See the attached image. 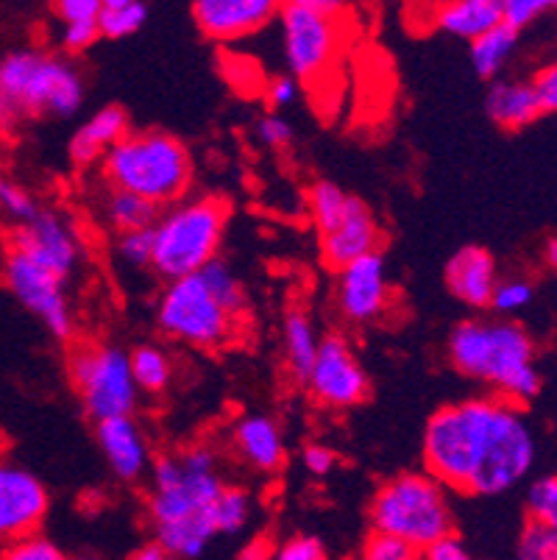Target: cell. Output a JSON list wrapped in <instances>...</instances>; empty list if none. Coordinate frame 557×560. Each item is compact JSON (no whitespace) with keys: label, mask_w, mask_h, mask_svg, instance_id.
Wrapping results in <instances>:
<instances>
[{"label":"cell","mask_w":557,"mask_h":560,"mask_svg":"<svg viewBox=\"0 0 557 560\" xmlns=\"http://www.w3.org/2000/svg\"><path fill=\"white\" fill-rule=\"evenodd\" d=\"M535 463V438L521 405L479 396L441 407L423 430V468L463 497H499Z\"/></svg>","instance_id":"cell-1"},{"label":"cell","mask_w":557,"mask_h":560,"mask_svg":"<svg viewBox=\"0 0 557 560\" xmlns=\"http://www.w3.org/2000/svg\"><path fill=\"white\" fill-rule=\"evenodd\" d=\"M223 480L218 471V452L212 446H190L182 455H162L151 466V518L153 538L171 558H204L218 538L214 502Z\"/></svg>","instance_id":"cell-2"},{"label":"cell","mask_w":557,"mask_h":560,"mask_svg":"<svg viewBox=\"0 0 557 560\" xmlns=\"http://www.w3.org/2000/svg\"><path fill=\"white\" fill-rule=\"evenodd\" d=\"M449 360L457 374L485 382L513 405L541 394L535 343L515 320H460L449 335Z\"/></svg>","instance_id":"cell-3"},{"label":"cell","mask_w":557,"mask_h":560,"mask_svg":"<svg viewBox=\"0 0 557 560\" xmlns=\"http://www.w3.org/2000/svg\"><path fill=\"white\" fill-rule=\"evenodd\" d=\"M101 165L112 187L140 192L160 207L182 201L193 185L190 151L167 131H129L106 151Z\"/></svg>","instance_id":"cell-4"},{"label":"cell","mask_w":557,"mask_h":560,"mask_svg":"<svg viewBox=\"0 0 557 560\" xmlns=\"http://www.w3.org/2000/svg\"><path fill=\"white\" fill-rule=\"evenodd\" d=\"M229 207L221 198L198 196L171 203L153 223L151 268L162 279L201 271L221 252Z\"/></svg>","instance_id":"cell-5"},{"label":"cell","mask_w":557,"mask_h":560,"mask_svg":"<svg viewBox=\"0 0 557 560\" xmlns=\"http://www.w3.org/2000/svg\"><path fill=\"white\" fill-rule=\"evenodd\" d=\"M449 488L429 471H407L376 488L368 518L374 529H387L405 538L418 555L438 536L454 529V513L449 505Z\"/></svg>","instance_id":"cell-6"},{"label":"cell","mask_w":557,"mask_h":560,"mask_svg":"<svg viewBox=\"0 0 557 560\" xmlns=\"http://www.w3.org/2000/svg\"><path fill=\"white\" fill-rule=\"evenodd\" d=\"M0 93L23 115L73 117L84 104V79L61 56L12 50L0 62Z\"/></svg>","instance_id":"cell-7"},{"label":"cell","mask_w":557,"mask_h":560,"mask_svg":"<svg viewBox=\"0 0 557 560\" xmlns=\"http://www.w3.org/2000/svg\"><path fill=\"white\" fill-rule=\"evenodd\" d=\"M156 324L167 338L196 349H218L232 338L234 315L218 302L201 271L171 279L156 304Z\"/></svg>","instance_id":"cell-8"},{"label":"cell","mask_w":557,"mask_h":560,"mask_svg":"<svg viewBox=\"0 0 557 560\" xmlns=\"http://www.w3.org/2000/svg\"><path fill=\"white\" fill-rule=\"evenodd\" d=\"M70 380L92 421L135 416L140 388L131 374V358L117 346H81L70 358Z\"/></svg>","instance_id":"cell-9"},{"label":"cell","mask_w":557,"mask_h":560,"mask_svg":"<svg viewBox=\"0 0 557 560\" xmlns=\"http://www.w3.org/2000/svg\"><path fill=\"white\" fill-rule=\"evenodd\" d=\"M282 54L285 65L299 81H315L335 62L340 50V14H326L321 9L285 0L282 12Z\"/></svg>","instance_id":"cell-10"},{"label":"cell","mask_w":557,"mask_h":560,"mask_svg":"<svg viewBox=\"0 0 557 560\" xmlns=\"http://www.w3.org/2000/svg\"><path fill=\"white\" fill-rule=\"evenodd\" d=\"M3 279H7V288L12 290V296L28 313L37 315L56 340L73 338L76 318L68 304V293H65L68 279L56 277L54 271L43 268L25 254L12 252V248H9L7 265H3Z\"/></svg>","instance_id":"cell-11"},{"label":"cell","mask_w":557,"mask_h":560,"mask_svg":"<svg viewBox=\"0 0 557 560\" xmlns=\"http://www.w3.org/2000/svg\"><path fill=\"white\" fill-rule=\"evenodd\" d=\"M304 385L310 396L329 410H349L365 401L368 376L346 335L332 332L321 338L318 358Z\"/></svg>","instance_id":"cell-12"},{"label":"cell","mask_w":557,"mask_h":560,"mask_svg":"<svg viewBox=\"0 0 557 560\" xmlns=\"http://www.w3.org/2000/svg\"><path fill=\"white\" fill-rule=\"evenodd\" d=\"M335 304L340 315L357 327L374 324L385 315L391 304V282H387V265L380 248L351 259L337 271Z\"/></svg>","instance_id":"cell-13"},{"label":"cell","mask_w":557,"mask_h":560,"mask_svg":"<svg viewBox=\"0 0 557 560\" xmlns=\"http://www.w3.org/2000/svg\"><path fill=\"white\" fill-rule=\"evenodd\" d=\"M50 508L48 488L34 471L0 457V547L37 533Z\"/></svg>","instance_id":"cell-14"},{"label":"cell","mask_w":557,"mask_h":560,"mask_svg":"<svg viewBox=\"0 0 557 560\" xmlns=\"http://www.w3.org/2000/svg\"><path fill=\"white\" fill-rule=\"evenodd\" d=\"M9 248L25 254L61 279L73 277L81 262V243L76 237V229L59 212L39 210V215L31 218L28 223H18Z\"/></svg>","instance_id":"cell-15"},{"label":"cell","mask_w":557,"mask_h":560,"mask_svg":"<svg viewBox=\"0 0 557 560\" xmlns=\"http://www.w3.org/2000/svg\"><path fill=\"white\" fill-rule=\"evenodd\" d=\"M285 0H193V20L214 43H237L254 37L274 23Z\"/></svg>","instance_id":"cell-16"},{"label":"cell","mask_w":557,"mask_h":560,"mask_svg":"<svg viewBox=\"0 0 557 560\" xmlns=\"http://www.w3.org/2000/svg\"><path fill=\"white\" fill-rule=\"evenodd\" d=\"M318 241L324 262L329 265L332 271H340L351 259L380 248V226H376L374 212L368 210V203L351 196L344 221L337 223L332 232L318 234Z\"/></svg>","instance_id":"cell-17"},{"label":"cell","mask_w":557,"mask_h":560,"mask_svg":"<svg viewBox=\"0 0 557 560\" xmlns=\"http://www.w3.org/2000/svg\"><path fill=\"white\" fill-rule=\"evenodd\" d=\"M98 446L106 463L123 482H137L148 471L151 452L135 416H115V419L95 421Z\"/></svg>","instance_id":"cell-18"},{"label":"cell","mask_w":557,"mask_h":560,"mask_svg":"<svg viewBox=\"0 0 557 560\" xmlns=\"http://www.w3.org/2000/svg\"><path fill=\"white\" fill-rule=\"evenodd\" d=\"M499 271L497 259L479 246L460 248L446 265V288L457 302L466 307L483 310L490 307L494 290H497Z\"/></svg>","instance_id":"cell-19"},{"label":"cell","mask_w":557,"mask_h":560,"mask_svg":"<svg viewBox=\"0 0 557 560\" xmlns=\"http://www.w3.org/2000/svg\"><path fill=\"white\" fill-rule=\"evenodd\" d=\"M485 112L499 129L521 131L544 115V106L533 81L494 79L485 95Z\"/></svg>","instance_id":"cell-20"},{"label":"cell","mask_w":557,"mask_h":560,"mask_svg":"<svg viewBox=\"0 0 557 560\" xmlns=\"http://www.w3.org/2000/svg\"><path fill=\"white\" fill-rule=\"evenodd\" d=\"M234 446L254 471L276 475L285 466V435L268 416H245L234 424Z\"/></svg>","instance_id":"cell-21"},{"label":"cell","mask_w":557,"mask_h":560,"mask_svg":"<svg viewBox=\"0 0 557 560\" xmlns=\"http://www.w3.org/2000/svg\"><path fill=\"white\" fill-rule=\"evenodd\" d=\"M126 135H129V115H126V109L104 106L73 135V140H70V160L79 167L95 165Z\"/></svg>","instance_id":"cell-22"},{"label":"cell","mask_w":557,"mask_h":560,"mask_svg":"<svg viewBox=\"0 0 557 560\" xmlns=\"http://www.w3.org/2000/svg\"><path fill=\"white\" fill-rule=\"evenodd\" d=\"M436 23L449 37L472 43L494 25L504 23V0H446L438 7Z\"/></svg>","instance_id":"cell-23"},{"label":"cell","mask_w":557,"mask_h":560,"mask_svg":"<svg viewBox=\"0 0 557 560\" xmlns=\"http://www.w3.org/2000/svg\"><path fill=\"white\" fill-rule=\"evenodd\" d=\"M468 45H472L474 73L485 81H494L508 68L515 48H519V28L510 23H499Z\"/></svg>","instance_id":"cell-24"},{"label":"cell","mask_w":557,"mask_h":560,"mask_svg":"<svg viewBox=\"0 0 557 560\" xmlns=\"http://www.w3.org/2000/svg\"><path fill=\"white\" fill-rule=\"evenodd\" d=\"M318 346L321 338L315 332L313 318L301 310L288 313V318H285V358H288L295 382H306L315 358H318Z\"/></svg>","instance_id":"cell-25"},{"label":"cell","mask_w":557,"mask_h":560,"mask_svg":"<svg viewBox=\"0 0 557 560\" xmlns=\"http://www.w3.org/2000/svg\"><path fill=\"white\" fill-rule=\"evenodd\" d=\"M162 207L160 203L148 201L146 196L131 190H123V187H112L104 198V218L117 234L131 232V229H148L156 223Z\"/></svg>","instance_id":"cell-26"},{"label":"cell","mask_w":557,"mask_h":560,"mask_svg":"<svg viewBox=\"0 0 557 560\" xmlns=\"http://www.w3.org/2000/svg\"><path fill=\"white\" fill-rule=\"evenodd\" d=\"M131 358V374H135L137 388L146 390V394L156 396L165 394L167 385L173 380V363L160 346H137L129 354Z\"/></svg>","instance_id":"cell-27"},{"label":"cell","mask_w":557,"mask_h":560,"mask_svg":"<svg viewBox=\"0 0 557 560\" xmlns=\"http://www.w3.org/2000/svg\"><path fill=\"white\" fill-rule=\"evenodd\" d=\"M349 192L329 179H321L310 187V192H306V207H310V215H313L318 234L332 232L337 223L344 221L346 210H349Z\"/></svg>","instance_id":"cell-28"},{"label":"cell","mask_w":557,"mask_h":560,"mask_svg":"<svg viewBox=\"0 0 557 560\" xmlns=\"http://www.w3.org/2000/svg\"><path fill=\"white\" fill-rule=\"evenodd\" d=\"M201 273H204V279L209 282V288H212L214 296H218V302H221L223 307L234 315V318H237V315H243L245 290H243V284H240L237 273L232 271V265H229L227 259L214 257L212 262L204 265Z\"/></svg>","instance_id":"cell-29"},{"label":"cell","mask_w":557,"mask_h":560,"mask_svg":"<svg viewBox=\"0 0 557 560\" xmlns=\"http://www.w3.org/2000/svg\"><path fill=\"white\" fill-rule=\"evenodd\" d=\"M252 518V497L243 488L223 486L221 497L214 502V522H218V536H237Z\"/></svg>","instance_id":"cell-30"},{"label":"cell","mask_w":557,"mask_h":560,"mask_svg":"<svg viewBox=\"0 0 557 560\" xmlns=\"http://www.w3.org/2000/svg\"><path fill=\"white\" fill-rule=\"evenodd\" d=\"M148 9L142 0H135V3H126V7H104L98 18L101 37L106 39H123L137 34L146 25Z\"/></svg>","instance_id":"cell-31"},{"label":"cell","mask_w":557,"mask_h":560,"mask_svg":"<svg viewBox=\"0 0 557 560\" xmlns=\"http://www.w3.org/2000/svg\"><path fill=\"white\" fill-rule=\"evenodd\" d=\"M519 558L524 560H557V529L530 518L521 529Z\"/></svg>","instance_id":"cell-32"},{"label":"cell","mask_w":557,"mask_h":560,"mask_svg":"<svg viewBox=\"0 0 557 560\" xmlns=\"http://www.w3.org/2000/svg\"><path fill=\"white\" fill-rule=\"evenodd\" d=\"M117 259L129 268H151L153 259V226L120 232L117 237Z\"/></svg>","instance_id":"cell-33"},{"label":"cell","mask_w":557,"mask_h":560,"mask_svg":"<svg viewBox=\"0 0 557 560\" xmlns=\"http://www.w3.org/2000/svg\"><path fill=\"white\" fill-rule=\"evenodd\" d=\"M362 558L365 560H416L418 549L407 544L405 538L393 536L387 529H371V536L362 544Z\"/></svg>","instance_id":"cell-34"},{"label":"cell","mask_w":557,"mask_h":560,"mask_svg":"<svg viewBox=\"0 0 557 560\" xmlns=\"http://www.w3.org/2000/svg\"><path fill=\"white\" fill-rule=\"evenodd\" d=\"M527 516L557 529V475L533 482L527 491Z\"/></svg>","instance_id":"cell-35"},{"label":"cell","mask_w":557,"mask_h":560,"mask_svg":"<svg viewBox=\"0 0 557 560\" xmlns=\"http://www.w3.org/2000/svg\"><path fill=\"white\" fill-rule=\"evenodd\" d=\"M0 558H7V560H61L65 558V552L56 547V541L45 538L43 533L37 529V533H28V536L18 538V541H12L9 547L0 549Z\"/></svg>","instance_id":"cell-36"},{"label":"cell","mask_w":557,"mask_h":560,"mask_svg":"<svg viewBox=\"0 0 557 560\" xmlns=\"http://www.w3.org/2000/svg\"><path fill=\"white\" fill-rule=\"evenodd\" d=\"M0 212L12 218L14 223H28L31 218L39 215V203L34 201V196L25 187L0 179Z\"/></svg>","instance_id":"cell-37"},{"label":"cell","mask_w":557,"mask_h":560,"mask_svg":"<svg viewBox=\"0 0 557 560\" xmlns=\"http://www.w3.org/2000/svg\"><path fill=\"white\" fill-rule=\"evenodd\" d=\"M530 302H533V284L527 279H504V282L499 279L490 307L497 310L499 315H513L527 307Z\"/></svg>","instance_id":"cell-38"},{"label":"cell","mask_w":557,"mask_h":560,"mask_svg":"<svg viewBox=\"0 0 557 560\" xmlns=\"http://www.w3.org/2000/svg\"><path fill=\"white\" fill-rule=\"evenodd\" d=\"M104 0H54V14L61 25H98Z\"/></svg>","instance_id":"cell-39"},{"label":"cell","mask_w":557,"mask_h":560,"mask_svg":"<svg viewBox=\"0 0 557 560\" xmlns=\"http://www.w3.org/2000/svg\"><path fill=\"white\" fill-rule=\"evenodd\" d=\"M555 9L557 0H504V23L515 25L521 32Z\"/></svg>","instance_id":"cell-40"},{"label":"cell","mask_w":557,"mask_h":560,"mask_svg":"<svg viewBox=\"0 0 557 560\" xmlns=\"http://www.w3.org/2000/svg\"><path fill=\"white\" fill-rule=\"evenodd\" d=\"M257 137L268 149H288L293 142V126L282 117V112H268L257 120Z\"/></svg>","instance_id":"cell-41"},{"label":"cell","mask_w":557,"mask_h":560,"mask_svg":"<svg viewBox=\"0 0 557 560\" xmlns=\"http://www.w3.org/2000/svg\"><path fill=\"white\" fill-rule=\"evenodd\" d=\"M274 558L279 560H324L326 558V547L321 538L315 536H293L288 541H282L279 547L274 549Z\"/></svg>","instance_id":"cell-42"},{"label":"cell","mask_w":557,"mask_h":560,"mask_svg":"<svg viewBox=\"0 0 557 560\" xmlns=\"http://www.w3.org/2000/svg\"><path fill=\"white\" fill-rule=\"evenodd\" d=\"M418 558H427V560H468L472 555H468V547L466 541L454 533V529H449V533H443V536H438L436 541L429 544L427 549H423Z\"/></svg>","instance_id":"cell-43"},{"label":"cell","mask_w":557,"mask_h":560,"mask_svg":"<svg viewBox=\"0 0 557 560\" xmlns=\"http://www.w3.org/2000/svg\"><path fill=\"white\" fill-rule=\"evenodd\" d=\"M299 95H301L299 79H295L293 73H288V75H276V79H270L265 98H268L270 109L282 112V109H290V106L299 101Z\"/></svg>","instance_id":"cell-44"},{"label":"cell","mask_w":557,"mask_h":560,"mask_svg":"<svg viewBox=\"0 0 557 560\" xmlns=\"http://www.w3.org/2000/svg\"><path fill=\"white\" fill-rule=\"evenodd\" d=\"M301 460L313 477H329L337 466V455L324 444H306L301 452Z\"/></svg>","instance_id":"cell-45"},{"label":"cell","mask_w":557,"mask_h":560,"mask_svg":"<svg viewBox=\"0 0 557 560\" xmlns=\"http://www.w3.org/2000/svg\"><path fill=\"white\" fill-rule=\"evenodd\" d=\"M101 37L98 25H65L61 28V48L68 54H81Z\"/></svg>","instance_id":"cell-46"},{"label":"cell","mask_w":557,"mask_h":560,"mask_svg":"<svg viewBox=\"0 0 557 560\" xmlns=\"http://www.w3.org/2000/svg\"><path fill=\"white\" fill-rule=\"evenodd\" d=\"M535 90H538V98L541 106H544V115L546 112H557V59L549 62L546 68H541L533 79Z\"/></svg>","instance_id":"cell-47"},{"label":"cell","mask_w":557,"mask_h":560,"mask_svg":"<svg viewBox=\"0 0 557 560\" xmlns=\"http://www.w3.org/2000/svg\"><path fill=\"white\" fill-rule=\"evenodd\" d=\"M293 3H304V7L321 9L326 14H344L349 9V0H293Z\"/></svg>","instance_id":"cell-48"},{"label":"cell","mask_w":557,"mask_h":560,"mask_svg":"<svg viewBox=\"0 0 557 560\" xmlns=\"http://www.w3.org/2000/svg\"><path fill=\"white\" fill-rule=\"evenodd\" d=\"M167 558H171V555H167V549L162 547L156 538H153L151 544H146V547H140L135 552V560H167Z\"/></svg>","instance_id":"cell-49"},{"label":"cell","mask_w":557,"mask_h":560,"mask_svg":"<svg viewBox=\"0 0 557 560\" xmlns=\"http://www.w3.org/2000/svg\"><path fill=\"white\" fill-rule=\"evenodd\" d=\"M18 115H20L18 106H14L12 101L7 98V95L0 93V131L9 129V126L14 124V117H18Z\"/></svg>","instance_id":"cell-50"},{"label":"cell","mask_w":557,"mask_h":560,"mask_svg":"<svg viewBox=\"0 0 557 560\" xmlns=\"http://www.w3.org/2000/svg\"><path fill=\"white\" fill-rule=\"evenodd\" d=\"M546 262H549L552 265V268H555V271H557V237H552V241L549 243H546Z\"/></svg>","instance_id":"cell-51"},{"label":"cell","mask_w":557,"mask_h":560,"mask_svg":"<svg viewBox=\"0 0 557 560\" xmlns=\"http://www.w3.org/2000/svg\"><path fill=\"white\" fill-rule=\"evenodd\" d=\"M126 3H135V0H104V7H126Z\"/></svg>","instance_id":"cell-52"},{"label":"cell","mask_w":557,"mask_h":560,"mask_svg":"<svg viewBox=\"0 0 557 560\" xmlns=\"http://www.w3.org/2000/svg\"><path fill=\"white\" fill-rule=\"evenodd\" d=\"M0 179H3V176H0Z\"/></svg>","instance_id":"cell-53"}]
</instances>
